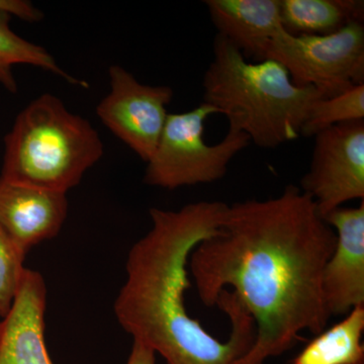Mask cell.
I'll return each mask as SVG.
<instances>
[{"instance_id":"obj_10","label":"cell","mask_w":364,"mask_h":364,"mask_svg":"<svg viewBox=\"0 0 364 364\" xmlns=\"http://www.w3.org/2000/svg\"><path fill=\"white\" fill-rule=\"evenodd\" d=\"M66 195L0 178V226L28 254L59 234L68 213Z\"/></svg>"},{"instance_id":"obj_3","label":"cell","mask_w":364,"mask_h":364,"mask_svg":"<svg viewBox=\"0 0 364 364\" xmlns=\"http://www.w3.org/2000/svg\"><path fill=\"white\" fill-rule=\"evenodd\" d=\"M203 87V102L224 114L229 128L243 132L265 149L301 136L313 105L324 97L313 86L294 85L279 62L251 63L220 35L215 37Z\"/></svg>"},{"instance_id":"obj_19","label":"cell","mask_w":364,"mask_h":364,"mask_svg":"<svg viewBox=\"0 0 364 364\" xmlns=\"http://www.w3.org/2000/svg\"><path fill=\"white\" fill-rule=\"evenodd\" d=\"M155 351L142 342L134 340L130 356L127 364H155Z\"/></svg>"},{"instance_id":"obj_2","label":"cell","mask_w":364,"mask_h":364,"mask_svg":"<svg viewBox=\"0 0 364 364\" xmlns=\"http://www.w3.org/2000/svg\"><path fill=\"white\" fill-rule=\"evenodd\" d=\"M228 208L203 200L178 210L151 208L152 228L129 252L127 280L114 301V315L124 331L167 364H235L255 341V322L233 291L224 289L215 303L231 323L225 342L191 318L186 306L189 256L217 233Z\"/></svg>"},{"instance_id":"obj_7","label":"cell","mask_w":364,"mask_h":364,"mask_svg":"<svg viewBox=\"0 0 364 364\" xmlns=\"http://www.w3.org/2000/svg\"><path fill=\"white\" fill-rule=\"evenodd\" d=\"M299 188L313 198L323 219L344 203L364 200V119L315 136L310 169Z\"/></svg>"},{"instance_id":"obj_18","label":"cell","mask_w":364,"mask_h":364,"mask_svg":"<svg viewBox=\"0 0 364 364\" xmlns=\"http://www.w3.org/2000/svg\"><path fill=\"white\" fill-rule=\"evenodd\" d=\"M0 11L16 16L28 23H37L44 18L43 11L26 0H0Z\"/></svg>"},{"instance_id":"obj_16","label":"cell","mask_w":364,"mask_h":364,"mask_svg":"<svg viewBox=\"0 0 364 364\" xmlns=\"http://www.w3.org/2000/svg\"><path fill=\"white\" fill-rule=\"evenodd\" d=\"M364 119V85L331 97H322L313 105L301 136L310 138L336 124Z\"/></svg>"},{"instance_id":"obj_15","label":"cell","mask_w":364,"mask_h":364,"mask_svg":"<svg viewBox=\"0 0 364 364\" xmlns=\"http://www.w3.org/2000/svg\"><path fill=\"white\" fill-rule=\"evenodd\" d=\"M13 16L0 11V85L9 92L18 91V82L14 78V67L31 65L52 72L65 79L71 85L88 88L87 82L74 77L61 68L54 57L42 46L28 42L14 32L11 26Z\"/></svg>"},{"instance_id":"obj_14","label":"cell","mask_w":364,"mask_h":364,"mask_svg":"<svg viewBox=\"0 0 364 364\" xmlns=\"http://www.w3.org/2000/svg\"><path fill=\"white\" fill-rule=\"evenodd\" d=\"M364 306L315 335L291 364H364Z\"/></svg>"},{"instance_id":"obj_1","label":"cell","mask_w":364,"mask_h":364,"mask_svg":"<svg viewBox=\"0 0 364 364\" xmlns=\"http://www.w3.org/2000/svg\"><path fill=\"white\" fill-rule=\"evenodd\" d=\"M336 240L313 198L291 184L275 198L229 205L217 233L196 246L188 268L203 305L232 289L255 322L253 346L235 364H263L301 332L327 328L323 272Z\"/></svg>"},{"instance_id":"obj_4","label":"cell","mask_w":364,"mask_h":364,"mask_svg":"<svg viewBox=\"0 0 364 364\" xmlns=\"http://www.w3.org/2000/svg\"><path fill=\"white\" fill-rule=\"evenodd\" d=\"M4 146L0 178L62 193L77 186L104 155L92 124L50 93L18 114Z\"/></svg>"},{"instance_id":"obj_9","label":"cell","mask_w":364,"mask_h":364,"mask_svg":"<svg viewBox=\"0 0 364 364\" xmlns=\"http://www.w3.org/2000/svg\"><path fill=\"white\" fill-rule=\"evenodd\" d=\"M324 220L337 240L323 272V294L331 317L345 316L364 306V200L336 208Z\"/></svg>"},{"instance_id":"obj_8","label":"cell","mask_w":364,"mask_h":364,"mask_svg":"<svg viewBox=\"0 0 364 364\" xmlns=\"http://www.w3.org/2000/svg\"><path fill=\"white\" fill-rule=\"evenodd\" d=\"M109 74L111 91L97 105L98 119L147 162L161 136L173 90L167 85H143L119 65L109 67Z\"/></svg>"},{"instance_id":"obj_13","label":"cell","mask_w":364,"mask_h":364,"mask_svg":"<svg viewBox=\"0 0 364 364\" xmlns=\"http://www.w3.org/2000/svg\"><path fill=\"white\" fill-rule=\"evenodd\" d=\"M279 9L291 35H327L364 18L363 0H279Z\"/></svg>"},{"instance_id":"obj_12","label":"cell","mask_w":364,"mask_h":364,"mask_svg":"<svg viewBox=\"0 0 364 364\" xmlns=\"http://www.w3.org/2000/svg\"><path fill=\"white\" fill-rule=\"evenodd\" d=\"M210 20L247 58L258 59L265 45L284 30L279 0H207Z\"/></svg>"},{"instance_id":"obj_17","label":"cell","mask_w":364,"mask_h":364,"mask_svg":"<svg viewBox=\"0 0 364 364\" xmlns=\"http://www.w3.org/2000/svg\"><path fill=\"white\" fill-rule=\"evenodd\" d=\"M26 256L0 226V318L13 306L26 270Z\"/></svg>"},{"instance_id":"obj_5","label":"cell","mask_w":364,"mask_h":364,"mask_svg":"<svg viewBox=\"0 0 364 364\" xmlns=\"http://www.w3.org/2000/svg\"><path fill=\"white\" fill-rule=\"evenodd\" d=\"M215 114L219 112L205 102L191 111L168 114L144 182L172 191L213 183L226 176L230 163L251 141L243 132L229 128L221 142L208 145L203 139L205 122Z\"/></svg>"},{"instance_id":"obj_11","label":"cell","mask_w":364,"mask_h":364,"mask_svg":"<svg viewBox=\"0 0 364 364\" xmlns=\"http://www.w3.org/2000/svg\"><path fill=\"white\" fill-rule=\"evenodd\" d=\"M47 287L26 268L13 306L0 321V364H54L45 340Z\"/></svg>"},{"instance_id":"obj_6","label":"cell","mask_w":364,"mask_h":364,"mask_svg":"<svg viewBox=\"0 0 364 364\" xmlns=\"http://www.w3.org/2000/svg\"><path fill=\"white\" fill-rule=\"evenodd\" d=\"M282 64L298 86H313L331 97L364 85V26L354 21L327 35H291L282 30L256 61Z\"/></svg>"}]
</instances>
